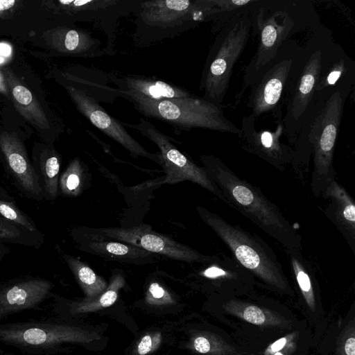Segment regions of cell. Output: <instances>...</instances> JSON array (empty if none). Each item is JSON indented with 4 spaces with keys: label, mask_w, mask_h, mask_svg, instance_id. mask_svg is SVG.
Returning a JSON list of instances; mask_svg holds the SVG:
<instances>
[{
    "label": "cell",
    "mask_w": 355,
    "mask_h": 355,
    "mask_svg": "<svg viewBox=\"0 0 355 355\" xmlns=\"http://www.w3.org/2000/svg\"><path fill=\"white\" fill-rule=\"evenodd\" d=\"M110 80L128 101L134 100L161 101L193 96L188 90L158 79L139 76H118L109 73Z\"/></svg>",
    "instance_id": "14"
},
{
    "label": "cell",
    "mask_w": 355,
    "mask_h": 355,
    "mask_svg": "<svg viewBox=\"0 0 355 355\" xmlns=\"http://www.w3.org/2000/svg\"><path fill=\"white\" fill-rule=\"evenodd\" d=\"M0 53L5 55H8L10 53V46L4 44H0Z\"/></svg>",
    "instance_id": "36"
},
{
    "label": "cell",
    "mask_w": 355,
    "mask_h": 355,
    "mask_svg": "<svg viewBox=\"0 0 355 355\" xmlns=\"http://www.w3.org/2000/svg\"><path fill=\"white\" fill-rule=\"evenodd\" d=\"M331 200V212L334 222L338 225L347 239L354 243L355 205L345 189L333 180L322 192Z\"/></svg>",
    "instance_id": "17"
},
{
    "label": "cell",
    "mask_w": 355,
    "mask_h": 355,
    "mask_svg": "<svg viewBox=\"0 0 355 355\" xmlns=\"http://www.w3.org/2000/svg\"><path fill=\"white\" fill-rule=\"evenodd\" d=\"M67 89L77 110L96 128L125 148L132 155L148 158L162 164L159 154H153L146 150L93 97L83 90L69 85Z\"/></svg>",
    "instance_id": "10"
},
{
    "label": "cell",
    "mask_w": 355,
    "mask_h": 355,
    "mask_svg": "<svg viewBox=\"0 0 355 355\" xmlns=\"http://www.w3.org/2000/svg\"><path fill=\"white\" fill-rule=\"evenodd\" d=\"M148 291L155 299H161L166 293L164 289L157 282H153L150 285Z\"/></svg>",
    "instance_id": "31"
},
{
    "label": "cell",
    "mask_w": 355,
    "mask_h": 355,
    "mask_svg": "<svg viewBox=\"0 0 355 355\" xmlns=\"http://www.w3.org/2000/svg\"><path fill=\"white\" fill-rule=\"evenodd\" d=\"M344 94L341 89L332 92L322 105L309 130L308 138L314 155L311 186L315 196L322 193L334 180L333 155L345 101Z\"/></svg>",
    "instance_id": "6"
},
{
    "label": "cell",
    "mask_w": 355,
    "mask_h": 355,
    "mask_svg": "<svg viewBox=\"0 0 355 355\" xmlns=\"http://www.w3.org/2000/svg\"><path fill=\"white\" fill-rule=\"evenodd\" d=\"M142 115L159 120L180 130L195 128L239 134L240 129L224 116L220 105L194 94L189 97L161 101H130Z\"/></svg>",
    "instance_id": "5"
},
{
    "label": "cell",
    "mask_w": 355,
    "mask_h": 355,
    "mask_svg": "<svg viewBox=\"0 0 355 355\" xmlns=\"http://www.w3.org/2000/svg\"><path fill=\"white\" fill-rule=\"evenodd\" d=\"M85 78H73L76 85H70L83 90L98 103L112 104L116 98L122 97L121 92L110 85L109 73L89 68Z\"/></svg>",
    "instance_id": "20"
},
{
    "label": "cell",
    "mask_w": 355,
    "mask_h": 355,
    "mask_svg": "<svg viewBox=\"0 0 355 355\" xmlns=\"http://www.w3.org/2000/svg\"><path fill=\"white\" fill-rule=\"evenodd\" d=\"M12 94L19 109L30 119L39 125L49 128L48 121L42 112L39 105L34 99L31 92L26 87L16 85L13 87Z\"/></svg>",
    "instance_id": "26"
},
{
    "label": "cell",
    "mask_w": 355,
    "mask_h": 355,
    "mask_svg": "<svg viewBox=\"0 0 355 355\" xmlns=\"http://www.w3.org/2000/svg\"><path fill=\"white\" fill-rule=\"evenodd\" d=\"M139 0H60L65 12L76 21L87 22L103 31L106 55H115V40L121 19L132 15Z\"/></svg>",
    "instance_id": "8"
},
{
    "label": "cell",
    "mask_w": 355,
    "mask_h": 355,
    "mask_svg": "<svg viewBox=\"0 0 355 355\" xmlns=\"http://www.w3.org/2000/svg\"><path fill=\"white\" fill-rule=\"evenodd\" d=\"M0 355H8V353L2 351V350L0 349Z\"/></svg>",
    "instance_id": "37"
},
{
    "label": "cell",
    "mask_w": 355,
    "mask_h": 355,
    "mask_svg": "<svg viewBox=\"0 0 355 355\" xmlns=\"http://www.w3.org/2000/svg\"><path fill=\"white\" fill-rule=\"evenodd\" d=\"M0 216L39 236H45L33 219L21 210L14 198L0 187Z\"/></svg>",
    "instance_id": "21"
},
{
    "label": "cell",
    "mask_w": 355,
    "mask_h": 355,
    "mask_svg": "<svg viewBox=\"0 0 355 355\" xmlns=\"http://www.w3.org/2000/svg\"><path fill=\"white\" fill-rule=\"evenodd\" d=\"M256 24L259 33L257 51L248 66L250 83H254L264 69L276 57L279 47L293 28L294 22L286 13L283 21L276 19V14L264 19L262 11L257 15Z\"/></svg>",
    "instance_id": "12"
},
{
    "label": "cell",
    "mask_w": 355,
    "mask_h": 355,
    "mask_svg": "<svg viewBox=\"0 0 355 355\" xmlns=\"http://www.w3.org/2000/svg\"><path fill=\"white\" fill-rule=\"evenodd\" d=\"M220 12L215 0H139L132 14V40L146 48L214 21Z\"/></svg>",
    "instance_id": "2"
},
{
    "label": "cell",
    "mask_w": 355,
    "mask_h": 355,
    "mask_svg": "<svg viewBox=\"0 0 355 355\" xmlns=\"http://www.w3.org/2000/svg\"><path fill=\"white\" fill-rule=\"evenodd\" d=\"M86 248L98 254L128 259L147 257L151 254L143 248L114 241H94L88 243Z\"/></svg>",
    "instance_id": "25"
},
{
    "label": "cell",
    "mask_w": 355,
    "mask_h": 355,
    "mask_svg": "<svg viewBox=\"0 0 355 355\" xmlns=\"http://www.w3.org/2000/svg\"><path fill=\"white\" fill-rule=\"evenodd\" d=\"M53 283L46 278L23 275L0 282V322L26 311H43V304L55 297Z\"/></svg>",
    "instance_id": "9"
},
{
    "label": "cell",
    "mask_w": 355,
    "mask_h": 355,
    "mask_svg": "<svg viewBox=\"0 0 355 355\" xmlns=\"http://www.w3.org/2000/svg\"><path fill=\"white\" fill-rule=\"evenodd\" d=\"M151 231L148 225L135 227L129 229H104L102 232L106 235L119 239L126 243V244L139 247V241L140 237L145 233Z\"/></svg>",
    "instance_id": "27"
},
{
    "label": "cell",
    "mask_w": 355,
    "mask_h": 355,
    "mask_svg": "<svg viewBox=\"0 0 355 355\" xmlns=\"http://www.w3.org/2000/svg\"><path fill=\"white\" fill-rule=\"evenodd\" d=\"M44 239L0 216V243L39 249Z\"/></svg>",
    "instance_id": "22"
},
{
    "label": "cell",
    "mask_w": 355,
    "mask_h": 355,
    "mask_svg": "<svg viewBox=\"0 0 355 355\" xmlns=\"http://www.w3.org/2000/svg\"><path fill=\"white\" fill-rule=\"evenodd\" d=\"M243 315L246 321L254 324H261L266 320L263 311L255 306L246 307L243 311Z\"/></svg>",
    "instance_id": "28"
},
{
    "label": "cell",
    "mask_w": 355,
    "mask_h": 355,
    "mask_svg": "<svg viewBox=\"0 0 355 355\" xmlns=\"http://www.w3.org/2000/svg\"><path fill=\"white\" fill-rule=\"evenodd\" d=\"M201 159L225 202L278 241L286 251L301 250V238L295 229L257 187L239 178L219 159L203 155Z\"/></svg>",
    "instance_id": "1"
},
{
    "label": "cell",
    "mask_w": 355,
    "mask_h": 355,
    "mask_svg": "<svg viewBox=\"0 0 355 355\" xmlns=\"http://www.w3.org/2000/svg\"><path fill=\"white\" fill-rule=\"evenodd\" d=\"M252 28L250 10L232 18L219 31L209 51L200 82L205 100L220 105L233 67L244 50Z\"/></svg>",
    "instance_id": "3"
},
{
    "label": "cell",
    "mask_w": 355,
    "mask_h": 355,
    "mask_svg": "<svg viewBox=\"0 0 355 355\" xmlns=\"http://www.w3.org/2000/svg\"><path fill=\"white\" fill-rule=\"evenodd\" d=\"M62 258L87 293L93 295L105 288L104 280L85 263L67 254H64Z\"/></svg>",
    "instance_id": "23"
},
{
    "label": "cell",
    "mask_w": 355,
    "mask_h": 355,
    "mask_svg": "<svg viewBox=\"0 0 355 355\" xmlns=\"http://www.w3.org/2000/svg\"><path fill=\"white\" fill-rule=\"evenodd\" d=\"M345 351L347 355H355V338H349L345 345Z\"/></svg>",
    "instance_id": "32"
},
{
    "label": "cell",
    "mask_w": 355,
    "mask_h": 355,
    "mask_svg": "<svg viewBox=\"0 0 355 355\" xmlns=\"http://www.w3.org/2000/svg\"><path fill=\"white\" fill-rule=\"evenodd\" d=\"M198 211L202 220L226 244L242 266L271 284L285 286L282 265L264 241L203 207H199Z\"/></svg>",
    "instance_id": "4"
},
{
    "label": "cell",
    "mask_w": 355,
    "mask_h": 355,
    "mask_svg": "<svg viewBox=\"0 0 355 355\" xmlns=\"http://www.w3.org/2000/svg\"><path fill=\"white\" fill-rule=\"evenodd\" d=\"M83 168L78 158L71 161L67 168L60 175L58 194L67 197L78 196L83 184Z\"/></svg>",
    "instance_id": "24"
},
{
    "label": "cell",
    "mask_w": 355,
    "mask_h": 355,
    "mask_svg": "<svg viewBox=\"0 0 355 355\" xmlns=\"http://www.w3.org/2000/svg\"><path fill=\"white\" fill-rule=\"evenodd\" d=\"M32 164L42 190L44 200H55L58 196L60 157L53 150L43 149L33 155Z\"/></svg>",
    "instance_id": "19"
},
{
    "label": "cell",
    "mask_w": 355,
    "mask_h": 355,
    "mask_svg": "<svg viewBox=\"0 0 355 355\" xmlns=\"http://www.w3.org/2000/svg\"><path fill=\"white\" fill-rule=\"evenodd\" d=\"M294 63L292 57H284L269 66L253 83L248 103L251 115L259 116L276 106L293 73Z\"/></svg>",
    "instance_id": "13"
},
{
    "label": "cell",
    "mask_w": 355,
    "mask_h": 355,
    "mask_svg": "<svg viewBox=\"0 0 355 355\" xmlns=\"http://www.w3.org/2000/svg\"><path fill=\"white\" fill-rule=\"evenodd\" d=\"M139 247L150 252H155L171 259L189 263L205 262L211 260L209 257L200 254L193 248L179 243L171 239L154 232L144 234L139 241Z\"/></svg>",
    "instance_id": "18"
},
{
    "label": "cell",
    "mask_w": 355,
    "mask_h": 355,
    "mask_svg": "<svg viewBox=\"0 0 355 355\" xmlns=\"http://www.w3.org/2000/svg\"><path fill=\"white\" fill-rule=\"evenodd\" d=\"M286 343V338H283L278 340L277 341L274 343L272 344V345L271 346L272 351L277 352V351L280 350L281 349H282L284 347Z\"/></svg>",
    "instance_id": "33"
},
{
    "label": "cell",
    "mask_w": 355,
    "mask_h": 355,
    "mask_svg": "<svg viewBox=\"0 0 355 355\" xmlns=\"http://www.w3.org/2000/svg\"><path fill=\"white\" fill-rule=\"evenodd\" d=\"M0 157L8 178L23 197L41 202L44 195L22 141L7 132L0 135Z\"/></svg>",
    "instance_id": "11"
},
{
    "label": "cell",
    "mask_w": 355,
    "mask_h": 355,
    "mask_svg": "<svg viewBox=\"0 0 355 355\" xmlns=\"http://www.w3.org/2000/svg\"><path fill=\"white\" fill-rule=\"evenodd\" d=\"M322 51L318 49L311 52L307 58L288 104L286 117L288 122L297 123L300 121L310 106L311 101L316 94V85L322 66Z\"/></svg>",
    "instance_id": "15"
},
{
    "label": "cell",
    "mask_w": 355,
    "mask_h": 355,
    "mask_svg": "<svg viewBox=\"0 0 355 355\" xmlns=\"http://www.w3.org/2000/svg\"><path fill=\"white\" fill-rule=\"evenodd\" d=\"M152 349V338L150 336H144L140 340L138 347L137 352L139 355L147 354Z\"/></svg>",
    "instance_id": "29"
},
{
    "label": "cell",
    "mask_w": 355,
    "mask_h": 355,
    "mask_svg": "<svg viewBox=\"0 0 355 355\" xmlns=\"http://www.w3.org/2000/svg\"><path fill=\"white\" fill-rule=\"evenodd\" d=\"M275 355H282V354H281L279 352H277Z\"/></svg>",
    "instance_id": "38"
},
{
    "label": "cell",
    "mask_w": 355,
    "mask_h": 355,
    "mask_svg": "<svg viewBox=\"0 0 355 355\" xmlns=\"http://www.w3.org/2000/svg\"><path fill=\"white\" fill-rule=\"evenodd\" d=\"M254 119L251 114L245 116L238 134L248 148L272 163L288 161L291 157L290 150L280 142L279 130L257 131L254 127Z\"/></svg>",
    "instance_id": "16"
},
{
    "label": "cell",
    "mask_w": 355,
    "mask_h": 355,
    "mask_svg": "<svg viewBox=\"0 0 355 355\" xmlns=\"http://www.w3.org/2000/svg\"><path fill=\"white\" fill-rule=\"evenodd\" d=\"M123 126L135 130L159 148L166 178L163 183L176 184L191 181L207 189L225 202L224 197L209 177L205 168L194 164L172 143L171 138L150 121L141 118L137 123L121 122Z\"/></svg>",
    "instance_id": "7"
},
{
    "label": "cell",
    "mask_w": 355,
    "mask_h": 355,
    "mask_svg": "<svg viewBox=\"0 0 355 355\" xmlns=\"http://www.w3.org/2000/svg\"><path fill=\"white\" fill-rule=\"evenodd\" d=\"M193 345L196 351L205 354L210 350V343L208 340L202 336L196 338L194 340Z\"/></svg>",
    "instance_id": "30"
},
{
    "label": "cell",
    "mask_w": 355,
    "mask_h": 355,
    "mask_svg": "<svg viewBox=\"0 0 355 355\" xmlns=\"http://www.w3.org/2000/svg\"><path fill=\"white\" fill-rule=\"evenodd\" d=\"M10 252V248L7 244L0 243V262L6 257Z\"/></svg>",
    "instance_id": "35"
},
{
    "label": "cell",
    "mask_w": 355,
    "mask_h": 355,
    "mask_svg": "<svg viewBox=\"0 0 355 355\" xmlns=\"http://www.w3.org/2000/svg\"><path fill=\"white\" fill-rule=\"evenodd\" d=\"M15 1L14 0H1L0 11L6 10L14 6Z\"/></svg>",
    "instance_id": "34"
}]
</instances>
